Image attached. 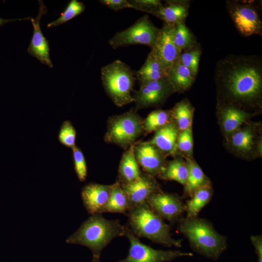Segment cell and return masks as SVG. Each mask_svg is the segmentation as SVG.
<instances>
[{
    "instance_id": "cell-1",
    "label": "cell",
    "mask_w": 262,
    "mask_h": 262,
    "mask_svg": "<svg viewBox=\"0 0 262 262\" xmlns=\"http://www.w3.org/2000/svg\"><path fill=\"white\" fill-rule=\"evenodd\" d=\"M220 107L261 105L262 61L255 55H229L218 61L214 71Z\"/></svg>"
},
{
    "instance_id": "cell-2",
    "label": "cell",
    "mask_w": 262,
    "mask_h": 262,
    "mask_svg": "<svg viewBox=\"0 0 262 262\" xmlns=\"http://www.w3.org/2000/svg\"><path fill=\"white\" fill-rule=\"evenodd\" d=\"M127 229L119 219L109 220L102 213H95L84 221L66 242L86 246L91 250L93 258L100 259L102 250L114 239L125 236Z\"/></svg>"
},
{
    "instance_id": "cell-3",
    "label": "cell",
    "mask_w": 262,
    "mask_h": 262,
    "mask_svg": "<svg viewBox=\"0 0 262 262\" xmlns=\"http://www.w3.org/2000/svg\"><path fill=\"white\" fill-rule=\"evenodd\" d=\"M126 215L127 227L138 238H146L166 247L181 246V241L172 237L170 227L147 203L131 208Z\"/></svg>"
},
{
    "instance_id": "cell-4",
    "label": "cell",
    "mask_w": 262,
    "mask_h": 262,
    "mask_svg": "<svg viewBox=\"0 0 262 262\" xmlns=\"http://www.w3.org/2000/svg\"><path fill=\"white\" fill-rule=\"evenodd\" d=\"M178 229L194 250L209 258L217 259L227 247L225 237L205 220L186 217L180 220Z\"/></svg>"
},
{
    "instance_id": "cell-5",
    "label": "cell",
    "mask_w": 262,
    "mask_h": 262,
    "mask_svg": "<svg viewBox=\"0 0 262 262\" xmlns=\"http://www.w3.org/2000/svg\"><path fill=\"white\" fill-rule=\"evenodd\" d=\"M100 75L103 87L115 105L122 107L134 101L131 92L136 78L127 64L115 60L101 67Z\"/></svg>"
},
{
    "instance_id": "cell-6",
    "label": "cell",
    "mask_w": 262,
    "mask_h": 262,
    "mask_svg": "<svg viewBox=\"0 0 262 262\" xmlns=\"http://www.w3.org/2000/svg\"><path fill=\"white\" fill-rule=\"evenodd\" d=\"M227 10L236 30L244 37L262 35V22L257 1L226 0Z\"/></svg>"
},
{
    "instance_id": "cell-7",
    "label": "cell",
    "mask_w": 262,
    "mask_h": 262,
    "mask_svg": "<svg viewBox=\"0 0 262 262\" xmlns=\"http://www.w3.org/2000/svg\"><path fill=\"white\" fill-rule=\"evenodd\" d=\"M159 31L145 14L129 28L115 33L108 43L114 49L133 45H144L152 49Z\"/></svg>"
},
{
    "instance_id": "cell-8",
    "label": "cell",
    "mask_w": 262,
    "mask_h": 262,
    "mask_svg": "<svg viewBox=\"0 0 262 262\" xmlns=\"http://www.w3.org/2000/svg\"><path fill=\"white\" fill-rule=\"evenodd\" d=\"M125 236L130 242L128 254L117 262H169L178 257L193 255L178 250L154 249L142 243L128 228Z\"/></svg>"
},
{
    "instance_id": "cell-9",
    "label": "cell",
    "mask_w": 262,
    "mask_h": 262,
    "mask_svg": "<svg viewBox=\"0 0 262 262\" xmlns=\"http://www.w3.org/2000/svg\"><path fill=\"white\" fill-rule=\"evenodd\" d=\"M143 129L139 116L129 112L116 116L109 123L105 138L108 142L127 146L133 142Z\"/></svg>"
},
{
    "instance_id": "cell-10",
    "label": "cell",
    "mask_w": 262,
    "mask_h": 262,
    "mask_svg": "<svg viewBox=\"0 0 262 262\" xmlns=\"http://www.w3.org/2000/svg\"><path fill=\"white\" fill-rule=\"evenodd\" d=\"M140 86L133 95L137 109L161 104L175 92L167 77Z\"/></svg>"
},
{
    "instance_id": "cell-11",
    "label": "cell",
    "mask_w": 262,
    "mask_h": 262,
    "mask_svg": "<svg viewBox=\"0 0 262 262\" xmlns=\"http://www.w3.org/2000/svg\"><path fill=\"white\" fill-rule=\"evenodd\" d=\"M174 25L164 23L150 52L168 72L181 53L173 41Z\"/></svg>"
},
{
    "instance_id": "cell-12",
    "label": "cell",
    "mask_w": 262,
    "mask_h": 262,
    "mask_svg": "<svg viewBox=\"0 0 262 262\" xmlns=\"http://www.w3.org/2000/svg\"><path fill=\"white\" fill-rule=\"evenodd\" d=\"M39 11L35 18L31 17V21L33 28L32 38L28 48V52L37 59L42 64L50 68L53 67L49 56V47L48 40L44 36L40 28L42 16L46 15L47 9L43 1L38 0Z\"/></svg>"
},
{
    "instance_id": "cell-13",
    "label": "cell",
    "mask_w": 262,
    "mask_h": 262,
    "mask_svg": "<svg viewBox=\"0 0 262 262\" xmlns=\"http://www.w3.org/2000/svg\"><path fill=\"white\" fill-rule=\"evenodd\" d=\"M120 185L128 199L130 209L147 203L152 195L161 191L155 180L149 174L141 173L136 180L120 183Z\"/></svg>"
},
{
    "instance_id": "cell-14",
    "label": "cell",
    "mask_w": 262,
    "mask_h": 262,
    "mask_svg": "<svg viewBox=\"0 0 262 262\" xmlns=\"http://www.w3.org/2000/svg\"><path fill=\"white\" fill-rule=\"evenodd\" d=\"M147 203L163 219L174 222L185 211V205L177 196L160 191L152 195Z\"/></svg>"
},
{
    "instance_id": "cell-15",
    "label": "cell",
    "mask_w": 262,
    "mask_h": 262,
    "mask_svg": "<svg viewBox=\"0 0 262 262\" xmlns=\"http://www.w3.org/2000/svg\"><path fill=\"white\" fill-rule=\"evenodd\" d=\"M113 184L90 183L81 191L83 204L88 214L102 213L110 196Z\"/></svg>"
},
{
    "instance_id": "cell-16",
    "label": "cell",
    "mask_w": 262,
    "mask_h": 262,
    "mask_svg": "<svg viewBox=\"0 0 262 262\" xmlns=\"http://www.w3.org/2000/svg\"><path fill=\"white\" fill-rule=\"evenodd\" d=\"M134 153L138 164L148 174H160L164 167L163 160L157 148L150 143L140 144L135 148Z\"/></svg>"
},
{
    "instance_id": "cell-17",
    "label": "cell",
    "mask_w": 262,
    "mask_h": 262,
    "mask_svg": "<svg viewBox=\"0 0 262 262\" xmlns=\"http://www.w3.org/2000/svg\"><path fill=\"white\" fill-rule=\"evenodd\" d=\"M190 7V1L183 0H167L164 4L151 15L161 19L168 25H175L185 22Z\"/></svg>"
},
{
    "instance_id": "cell-18",
    "label": "cell",
    "mask_w": 262,
    "mask_h": 262,
    "mask_svg": "<svg viewBox=\"0 0 262 262\" xmlns=\"http://www.w3.org/2000/svg\"><path fill=\"white\" fill-rule=\"evenodd\" d=\"M140 85L167 77L168 72L150 51L144 63L135 72Z\"/></svg>"
},
{
    "instance_id": "cell-19",
    "label": "cell",
    "mask_w": 262,
    "mask_h": 262,
    "mask_svg": "<svg viewBox=\"0 0 262 262\" xmlns=\"http://www.w3.org/2000/svg\"><path fill=\"white\" fill-rule=\"evenodd\" d=\"M178 129L172 123H168L156 131L150 142L157 148L173 153L177 148Z\"/></svg>"
},
{
    "instance_id": "cell-20",
    "label": "cell",
    "mask_w": 262,
    "mask_h": 262,
    "mask_svg": "<svg viewBox=\"0 0 262 262\" xmlns=\"http://www.w3.org/2000/svg\"><path fill=\"white\" fill-rule=\"evenodd\" d=\"M167 78L175 91L180 93L185 92L189 89L196 79L178 59L170 68Z\"/></svg>"
},
{
    "instance_id": "cell-21",
    "label": "cell",
    "mask_w": 262,
    "mask_h": 262,
    "mask_svg": "<svg viewBox=\"0 0 262 262\" xmlns=\"http://www.w3.org/2000/svg\"><path fill=\"white\" fill-rule=\"evenodd\" d=\"M220 114L223 129L228 134L238 130L250 115L249 113L233 106L220 107Z\"/></svg>"
},
{
    "instance_id": "cell-22",
    "label": "cell",
    "mask_w": 262,
    "mask_h": 262,
    "mask_svg": "<svg viewBox=\"0 0 262 262\" xmlns=\"http://www.w3.org/2000/svg\"><path fill=\"white\" fill-rule=\"evenodd\" d=\"M121 182L128 183L137 179L141 174L135 156L134 147L131 146L123 154L119 166Z\"/></svg>"
},
{
    "instance_id": "cell-23",
    "label": "cell",
    "mask_w": 262,
    "mask_h": 262,
    "mask_svg": "<svg viewBox=\"0 0 262 262\" xmlns=\"http://www.w3.org/2000/svg\"><path fill=\"white\" fill-rule=\"evenodd\" d=\"M130 209L128 199L122 189L120 182L113 184L108 201L102 211L105 213H120L126 214Z\"/></svg>"
},
{
    "instance_id": "cell-24",
    "label": "cell",
    "mask_w": 262,
    "mask_h": 262,
    "mask_svg": "<svg viewBox=\"0 0 262 262\" xmlns=\"http://www.w3.org/2000/svg\"><path fill=\"white\" fill-rule=\"evenodd\" d=\"M212 196V191L208 184H206L197 189L185 205L187 217H196L201 209L209 202Z\"/></svg>"
},
{
    "instance_id": "cell-25",
    "label": "cell",
    "mask_w": 262,
    "mask_h": 262,
    "mask_svg": "<svg viewBox=\"0 0 262 262\" xmlns=\"http://www.w3.org/2000/svg\"><path fill=\"white\" fill-rule=\"evenodd\" d=\"M194 108L187 99L177 103L171 111L177 124V128L183 131L191 127Z\"/></svg>"
},
{
    "instance_id": "cell-26",
    "label": "cell",
    "mask_w": 262,
    "mask_h": 262,
    "mask_svg": "<svg viewBox=\"0 0 262 262\" xmlns=\"http://www.w3.org/2000/svg\"><path fill=\"white\" fill-rule=\"evenodd\" d=\"M173 41L181 51L193 47L197 43L195 36L187 27L185 22L174 25Z\"/></svg>"
},
{
    "instance_id": "cell-27",
    "label": "cell",
    "mask_w": 262,
    "mask_h": 262,
    "mask_svg": "<svg viewBox=\"0 0 262 262\" xmlns=\"http://www.w3.org/2000/svg\"><path fill=\"white\" fill-rule=\"evenodd\" d=\"M188 176L185 185V192L190 196L199 188L207 184L205 176L199 165L194 161L186 164Z\"/></svg>"
},
{
    "instance_id": "cell-28",
    "label": "cell",
    "mask_w": 262,
    "mask_h": 262,
    "mask_svg": "<svg viewBox=\"0 0 262 262\" xmlns=\"http://www.w3.org/2000/svg\"><path fill=\"white\" fill-rule=\"evenodd\" d=\"M160 175L163 179L174 180L185 186L188 176L187 165L181 160H173Z\"/></svg>"
},
{
    "instance_id": "cell-29",
    "label": "cell",
    "mask_w": 262,
    "mask_h": 262,
    "mask_svg": "<svg viewBox=\"0 0 262 262\" xmlns=\"http://www.w3.org/2000/svg\"><path fill=\"white\" fill-rule=\"evenodd\" d=\"M201 54V46L197 42L193 47L182 51L178 58L180 62L189 69L195 78L198 72Z\"/></svg>"
},
{
    "instance_id": "cell-30",
    "label": "cell",
    "mask_w": 262,
    "mask_h": 262,
    "mask_svg": "<svg viewBox=\"0 0 262 262\" xmlns=\"http://www.w3.org/2000/svg\"><path fill=\"white\" fill-rule=\"evenodd\" d=\"M231 143L236 150L243 152H248L254 146V133L248 128L237 130L233 133Z\"/></svg>"
},
{
    "instance_id": "cell-31",
    "label": "cell",
    "mask_w": 262,
    "mask_h": 262,
    "mask_svg": "<svg viewBox=\"0 0 262 262\" xmlns=\"http://www.w3.org/2000/svg\"><path fill=\"white\" fill-rule=\"evenodd\" d=\"M83 2L77 0H71L66 5L65 10L60 14V16L47 25L48 28L58 26L67 22L81 14L85 10Z\"/></svg>"
},
{
    "instance_id": "cell-32",
    "label": "cell",
    "mask_w": 262,
    "mask_h": 262,
    "mask_svg": "<svg viewBox=\"0 0 262 262\" xmlns=\"http://www.w3.org/2000/svg\"><path fill=\"white\" fill-rule=\"evenodd\" d=\"M171 111L158 110L151 112L146 118L144 130L148 132L156 131L168 122Z\"/></svg>"
},
{
    "instance_id": "cell-33",
    "label": "cell",
    "mask_w": 262,
    "mask_h": 262,
    "mask_svg": "<svg viewBox=\"0 0 262 262\" xmlns=\"http://www.w3.org/2000/svg\"><path fill=\"white\" fill-rule=\"evenodd\" d=\"M58 137L64 146L71 148L75 146L76 131L69 120L65 121L62 124Z\"/></svg>"
},
{
    "instance_id": "cell-34",
    "label": "cell",
    "mask_w": 262,
    "mask_h": 262,
    "mask_svg": "<svg viewBox=\"0 0 262 262\" xmlns=\"http://www.w3.org/2000/svg\"><path fill=\"white\" fill-rule=\"evenodd\" d=\"M72 148L75 172L79 180L84 181L86 179L87 170L84 156L82 150L76 146Z\"/></svg>"
},
{
    "instance_id": "cell-35",
    "label": "cell",
    "mask_w": 262,
    "mask_h": 262,
    "mask_svg": "<svg viewBox=\"0 0 262 262\" xmlns=\"http://www.w3.org/2000/svg\"><path fill=\"white\" fill-rule=\"evenodd\" d=\"M128 1L131 9L150 14L163 5L159 0H129Z\"/></svg>"
},
{
    "instance_id": "cell-36",
    "label": "cell",
    "mask_w": 262,
    "mask_h": 262,
    "mask_svg": "<svg viewBox=\"0 0 262 262\" xmlns=\"http://www.w3.org/2000/svg\"><path fill=\"white\" fill-rule=\"evenodd\" d=\"M193 141L191 127L181 131L178 135L177 148L181 151L190 154L193 150Z\"/></svg>"
},
{
    "instance_id": "cell-37",
    "label": "cell",
    "mask_w": 262,
    "mask_h": 262,
    "mask_svg": "<svg viewBox=\"0 0 262 262\" xmlns=\"http://www.w3.org/2000/svg\"><path fill=\"white\" fill-rule=\"evenodd\" d=\"M102 5L107 6L115 11L125 8H131L127 0H100L99 1Z\"/></svg>"
},
{
    "instance_id": "cell-38",
    "label": "cell",
    "mask_w": 262,
    "mask_h": 262,
    "mask_svg": "<svg viewBox=\"0 0 262 262\" xmlns=\"http://www.w3.org/2000/svg\"><path fill=\"white\" fill-rule=\"evenodd\" d=\"M250 240L255 247L256 253L258 256V262H262V236L252 235L250 237Z\"/></svg>"
},
{
    "instance_id": "cell-39",
    "label": "cell",
    "mask_w": 262,
    "mask_h": 262,
    "mask_svg": "<svg viewBox=\"0 0 262 262\" xmlns=\"http://www.w3.org/2000/svg\"><path fill=\"white\" fill-rule=\"evenodd\" d=\"M31 17L24 18H15V19H4L0 17V27L3 26L5 24L12 22H14L16 21H21V20H31Z\"/></svg>"
},
{
    "instance_id": "cell-40",
    "label": "cell",
    "mask_w": 262,
    "mask_h": 262,
    "mask_svg": "<svg viewBox=\"0 0 262 262\" xmlns=\"http://www.w3.org/2000/svg\"><path fill=\"white\" fill-rule=\"evenodd\" d=\"M91 262H100V259L93 258Z\"/></svg>"
}]
</instances>
